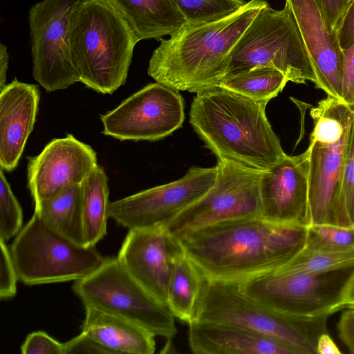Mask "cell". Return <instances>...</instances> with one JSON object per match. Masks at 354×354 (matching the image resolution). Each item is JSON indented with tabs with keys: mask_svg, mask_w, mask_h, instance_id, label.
<instances>
[{
	"mask_svg": "<svg viewBox=\"0 0 354 354\" xmlns=\"http://www.w3.org/2000/svg\"><path fill=\"white\" fill-rule=\"evenodd\" d=\"M307 234L306 225L251 216L222 221L175 236L206 278L239 283L292 259L305 247Z\"/></svg>",
	"mask_w": 354,
	"mask_h": 354,
	"instance_id": "6da1fadb",
	"label": "cell"
},
{
	"mask_svg": "<svg viewBox=\"0 0 354 354\" xmlns=\"http://www.w3.org/2000/svg\"><path fill=\"white\" fill-rule=\"evenodd\" d=\"M196 93L189 122L218 160L264 172L287 156L266 117L268 102L219 86Z\"/></svg>",
	"mask_w": 354,
	"mask_h": 354,
	"instance_id": "7a4b0ae2",
	"label": "cell"
},
{
	"mask_svg": "<svg viewBox=\"0 0 354 354\" xmlns=\"http://www.w3.org/2000/svg\"><path fill=\"white\" fill-rule=\"evenodd\" d=\"M267 3L250 0L227 16L186 21L169 39H161L149 60L148 75L177 91L196 93L217 86L225 76L234 46Z\"/></svg>",
	"mask_w": 354,
	"mask_h": 354,
	"instance_id": "3957f363",
	"label": "cell"
},
{
	"mask_svg": "<svg viewBox=\"0 0 354 354\" xmlns=\"http://www.w3.org/2000/svg\"><path fill=\"white\" fill-rule=\"evenodd\" d=\"M138 43L122 17L104 0H83L75 10L70 50L80 82L102 94L124 85Z\"/></svg>",
	"mask_w": 354,
	"mask_h": 354,
	"instance_id": "277c9868",
	"label": "cell"
},
{
	"mask_svg": "<svg viewBox=\"0 0 354 354\" xmlns=\"http://www.w3.org/2000/svg\"><path fill=\"white\" fill-rule=\"evenodd\" d=\"M328 317L302 319L272 310L244 294L239 282L205 278L192 320L225 323L272 338L294 354H315Z\"/></svg>",
	"mask_w": 354,
	"mask_h": 354,
	"instance_id": "5b68a950",
	"label": "cell"
},
{
	"mask_svg": "<svg viewBox=\"0 0 354 354\" xmlns=\"http://www.w3.org/2000/svg\"><path fill=\"white\" fill-rule=\"evenodd\" d=\"M313 129L306 150L308 160L306 225L332 223L342 184L348 136L354 111L327 95L313 108Z\"/></svg>",
	"mask_w": 354,
	"mask_h": 354,
	"instance_id": "8992f818",
	"label": "cell"
},
{
	"mask_svg": "<svg viewBox=\"0 0 354 354\" xmlns=\"http://www.w3.org/2000/svg\"><path fill=\"white\" fill-rule=\"evenodd\" d=\"M257 67L279 70L288 81L315 83L314 70L290 7L277 10L267 3L231 52L225 76Z\"/></svg>",
	"mask_w": 354,
	"mask_h": 354,
	"instance_id": "52a82bcc",
	"label": "cell"
},
{
	"mask_svg": "<svg viewBox=\"0 0 354 354\" xmlns=\"http://www.w3.org/2000/svg\"><path fill=\"white\" fill-rule=\"evenodd\" d=\"M10 250L19 280L26 285L80 280L105 259L95 246L80 245L62 236L35 212L16 235Z\"/></svg>",
	"mask_w": 354,
	"mask_h": 354,
	"instance_id": "ba28073f",
	"label": "cell"
},
{
	"mask_svg": "<svg viewBox=\"0 0 354 354\" xmlns=\"http://www.w3.org/2000/svg\"><path fill=\"white\" fill-rule=\"evenodd\" d=\"M73 290L84 307L127 319L168 339L177 333L168 306L140 284L117 257L105 258L93 273L75 281Z\"/></svg>",
	"mask_w": 354,
	"mask_h": 354,
	"instance_id": "9c48e42d",
	"label": "cell"
},
{
	"mask_svg": "<svg viewBox=\"0 0 354 354\" xmlns=\"http://www.w3.org/2000/svg\"><path fill=\"white\" fill-rule=\"evenodd\" d=\"M354 266L320 273L292 272L277 266L239 283L241 290L277 313L313 319L339 310L342 289Z\"/></svg>",
	"mask_w": 354,
	"mask_h": 354,
	"instance_id": "30bf717a",
	"label": "cell"
},
{
	"mask_svg": "<svg viewBox=\"0 0 354 354\" xmlns=\"http://www.w3.org/2000/svg\"><path fill=\"white\" fill-rule=\"evenodd\" d=\"M82 1L41 0L29 10L32 76L47 92L80 82L70 50V30Z\"/></svg>",
	"mask_w": 354,
	"mask_h": 354,
	"instance_id": "8fae6325",
	"label": "cell"
},
{
	"mask_svg": "<svg viewBox=\"0 0 354 354\" xmlns=\"http://www.w3.org/2000/svg\"><path fill=\"white\" fill-rule=\"evenodd\" d=\"M218 176L217 164L212 167H193L175 181L110 203L109 216L129 230L165 227L206 194Z\"/></svg>",
	"mask_w": 354,
	"mask_h": 354,
	"instance_id": "7c38bea8",
	"label": "cell"
},
{
	"mask_svg": "<svg viewBox=\"0 0 354 354\" xmlns=\"http://www.w3.org/2000/svg\"><path fill=\"white\" fill-rule=\"evenodd\" d=\"M214 187L165 227L172 234L232 218L261 216L259 184L262 172L218 160Z\"/></svg>",
	"mask_w": 354,
	"mask_h": 354,
	"instance_id": "4fadbf2b",
	"label": "cell"
},
{
	"mask_svg": "<svg viewBox=\"0 0 354 354\" xmlns=\"http://www.w3.org/2000/svg\"><path fill=\"white\" fill-rule=\"evenodd\" d=\"M100 119L106 136L120 140L156 141L182 127L184 100L178 91L151 83Z\"/></svg>",
	"mask_w": 354,
	"mask_h": 354,
	"instance_id": "5bb4252c",
	"label": "cell"
},
{
	"mask_svg": "<svg viewBox=\"0 0 354 354\" xmlns=\"http://www.w3.org/2000/svg\"><path fill=\"white\" fill-rule=\"evenodd\" d=\"M28 160V187L35 209L81 185L98 166L95 151L72 134L52 140Z\"/></svg>",
	"mask_w": 354,
	"mask_h": 354,
	"instance_id": "9a60e30c",
	"label": "cell"
},
{
	"mask_svg": "<svg viewBox=\"0 0 354 354\" xmlns=\"http://www.w3.org/2000/svg\"><path fill=\"white\" fill-rule=\"evenodd\" d=\"M183 251L178 238L165 227L130 230L117 258L140 284L167 305L173 262Z\"/></svg>",
	"mask_w": 354,
	"mask_h": 354,
	"instance_id": "2e32d148",
	"label": "cell"
},
{
	"mask_svg": "<svg viewBox=\"0 0 354 354\" xmlns=\"http://www.w3.org/2000/svg\"><path fill=\"white\" fill-rule=\"evenodd\" d=\"M298 26L316 77L315 86L342 101L344 54L338 35L317 0H286Z\"/></svg>",
	"mask_w": 354,
	"mask_h": 354,
	"instance_id": "e0dca14e",
	"label": "cell"
},
{
	"mask_svg": "<svg viewBox=\"0 0 354 354\" xmlns=\"http://www.w3.org/2000/svg\"><path fill=\"white\" fill-rule=\"evenodd\" d=\"M259 191L261 217L281 224L306 225L308 212L306 151L295 156L287 155L270 169L262 172Z\"/></svg>",
	"mask_w": 354,
	"mask_h": 354,
	"instance_id": "ac0fdd59",
	"label": "cell"
},
{
	"mask_svg": "<svg viewBox=\"0 0 354 354\" xmlns=\"http://www.w3.org/2000/svg\"><path fill=\"white\" fill-rule=\"evenodd\" d=\"M40 99L37 85L14 80L0 90V165L17 166L36 120Z\"/></svg>",
	"mask_w": 354,
	"mask_h": 354,
	"instance_id": "d6986e66",
	"label": "cell"
},
{
	"mask_svg": "<svg viewBox=\"0 0 354 354\" xmlns=\"http://www.w3.org/2000/svg\"><path fill=\"white\" fill-rule=\"evenodd\" d=\"M189 345L196 354H294L280 342L232 324L192 320Z\"/></svg>",
	"mask_w": 354,
	"mask_h": 354,
	"instance_id": "ffe728a7",
	"label": "cell"
},
{
	"mask_svg": "<svg viewBox=\"0 0 354 354\" xmlns=\"http://www.w3.org/2000/svg\"><path fill=\"white\" fill-rule=\"evenodd\" d=\"M81 329L110 353L152 354L156 349V335L149 330L91 307H85Z\"/></svg>",
	"mask_w": 354,
	"mask_h": 354,
	"instance_id": "44dd1931",
	"label": "cell"
},
{
	"mask_svg": "<svg viewBox=\"0 0 354 354\" xmlns=\"http://www.w3.org/2000/svg\"><path fill=\"white\" fill-rule=\"evenodd\" d=\"M125 21L137 41L171 35L186 20L172 0H104Z\"/></svg>",
	"mask_w": 354,
	"mask_h": 354,
	"instance_id": "7402d4cb",
	"label": "cell"
},
{
	"mask_svg": "<svg viewBox=\"0 0 354 354\" xmlns=\"http://www.w3.org/2000/svg\"><path fill=\"white\" fill-rule=\"evenodd\" d=\"M205 277L185 254H178L173 262L167 305L174 317L187 323L192 321Z\"/></svg>",
	"mask_w": 354,
	"mask_h": 354,
	"instance_id": "603a6c76",
	"label": "cell"
},
{
	"mask_svg": "<svg viewBox=\"0 0 354 354\" xmlns=\"http://www.w3.org/2000/svg\"><path fill=\"white\" fill-rule=\"evenodd\" d=\"M82 213L86 246L95 245L106 235L109 216L108 177L99 165L81 184Z\"/></svg>",
	"mask_w": 354,
	"mask_h": 354,
	"instance_id": "cb8c5ba5",
	"label": "cell"
},
{
	"mask_svg": "<svg viewBox=\"0 0 354 354\" xmlns=\"http://www.w3.org/2000/svg\"><path fill=\"white\" fill-rule=\"evenodd\" d=\"M50 228L68 240L85 245L81 185L73 186L35 209Z\"/></svg>",
	"mask_w": 354,
	"mask_h": 354,
	"instance_id": "d4e9b609",
	"label": "cell"
},
{
	"mask_svg": "<svg viewBox=\"0 0 354 354\" xmlns=\"http://www.w3.org/2000/svg\"><path fill=\"white\" fill-rule=\"evenodd\" d=\"M288 82V78L277 69L257 67L225 77L217 86L268 102L282 91Z\"/></svg>",
	"mask_w": 354,
	"mask_h": 354,
	"instance_id": "484cf974",
	"label": "cell"
},
{
	"mask_svg": "<svg viewBox=\"0 0 354 354\" xmlns=\"http://www.w3.org/2000/svg\"><path fill=\"white\" fill-rule=\"evenodd\" d=\"M292 272L320 273L354 266V247L345 250L308 249L304 247L279 266Z\"/></svg>",
	"mask_w": 354,
	"mask_h": 354,
	"instance_id": "4316f807",
	"label": "cell"
},
{
	"mask_svg": "<svg viewBox=\"0 0 354 354\" xmlns=\"http://www.w3.org/2000/svg\"><path fill=\"white\" fill-rule=\"evenodd\" d=\"M332 223L354 227V118L348 136L340 197Z\"/></svg>",
	"mask_w": 354,
	"mask_h": 354,
	"instance_id": "83f0119b",
	"label": "cell"
},
{
	"mask_svg": "<svg viewBox=\"0 0 354 354\" xmlns=\"http://www.w3.org/2000/svg\"><path fill=\"white\" fill-rule=\"evenodd\" d=\"M187 22L210 21L239 10L242 0H172Z\"/></svg>",
	"mask_w": 354,
	"mask_h": 354,
	"instance_id": "f1b7e54d",
	"label": "cell"
},
{
	"mask_svg": "<svg viewBox=\"0 0 354 354\" xmlns=\"http://www.w3.org/2000/svg\"><path fill=\"white\" fill-rule=\"evenodd\" d=\"M305 247L308 249L345 250L354 247V227L333 223L308 226Z\"/></svg>",
	"mask_w": 354,
	"mask_h": 354,
	"instance_id": "f546056e",
	"label": "cell"
},
{
	"mask_svg": "<svg viewBox=\"0 0 354 354\" xmlns=\"http://www.w3.org/2000/svg\"><path fill=\"white\" fill-rule=\"evenodd\" d=\"M22 209L4 175L0 171V240L7 241L22 228Z\"/></svg>",
	"mask_w": 354,
	"mask_h": 354,
	"instance_id": "4dcf8cb0",
	"label": "cell"
},
{
	"mask_svg": "<svg viewBox=\"0 0 354 354\" xmlns=\"http://www.w3.org/2000/svg\"><path fill=\"white\" fill-rule=\"evenodd\" d=\"M0 298L8 299L17 292V270L6 241L0 240Z\"/></svg>",
	"mask_w": 354,
	"mask_h": 354,
	"instance_id": "1f68e13d",
	"label": "cell"
},
{
	"mask_svg": "<svg viewBox=\"0 0 354 354\" xmlns=\"http://www.w3.org/2000/svg\"><path fill=\"white\" fill-rule=\"evenodd\" d=\"M23 354H64L61 343L43 331L29 334L21 346Z\"/></svg>",
	"mask_w": 354,
	"mask_h": 354,
	"instance_id": "d6a6232c",
	"label": "cell"
},
{
	"mask_svg": "<svg viewBox=\"0 0 354 354\" xmlns=\"http://www.w3.org/2000/svg\"><path fill=\"white\" fill-rule=\"evenodd\" d=\"M317 1L331 28L338 33L352 0H317Z\"/></svg>",
	"mask_w": 354,
	"mask_h": 354,
	"instance_id": "836d02e7",
	"label": "cell"
},
{
	"mask_svg": "<svg viewBox=\"0 0 354 354\" xmlns=\"http://www.w3.org/2000/svg\"><path fill=\"white\" fill-rule=\"evenodd\" d=\"M342 102L354 111V46L344 50Z\"/></svg>",
	"mask_w": 354,
	"mask_h": 354,
	"instance_id": "e575fe53",
	"label": "cell"
},
{
	"mask_svg": "<svg viewBox=\"0 0 354 354\" xmlns=\"http://www.w3.org/2000/svg\"><path fill=\"white\" fill-rule=\"evenodd\" d=\"M110 353V352L84 332L64 343V354Z\"/></svg>",
	"mask_w": 354,
	"mask_h": 354,
	"instance_id": "d590c367",
	"label": "cell"
},
{
	"mask_svg": "<svg viewBox=\"0 0 354 354\" xmlns=\"http://www.w3.org/2000/svg\"><path fill=\"white\" fill-rule=\"evenodd\" d=\"M337 328L341 341L354 354V308H348L342 313Z\"/></svg>",
	"mask_w": 354,
	"mask_h": 354,
	"instance_id": "8d00e7d4",
	"label": "cell"
},
{
	"mask_svg": "<svg viewBox=\"0 0 354 354\" xmlns=\"http://www.w3.org/2000/svg\"><path fill=\"white\" fill-rule=\"evenodd\" d=\"M337 34L342 50L354 46V0L348 7Z\"/></svg>",
	"mask_w": 354,
	"mask_h": 354,
	"instance_id": "74e56055",
	"label": "cell"
},
{
	"mask_svg": "<svg viewBox=\"0 0 354 354\" xmlns=\"http://www.w3.org/2000/svg\"><path fill=\"white\" fill-rule=\"evenodd\" d=\"M344 308H354V270L342 291L338 309Z\"/></svg>",
	"mask_w": 354,
	"mask_h": 354,
	"instance_id": "f35d334b",
	"label": "cell"
},
{
	"mask_svg": "<svg viewBox=\"0 0 354 354\" xmlns=\"http://www.w3.org/2000/svg\"><path fill=\"white\" fill-rule=\"evenodd\" d=\"M316 353L341 354L342 352L326 332L320 335L317 339L316 344Z\"/></svg>",
	"mask_w": 354,
	"mask_h": 354,
	"instance_id": "ab89813d",
	"label": "cell"
},
{
	"mask_svg": "<svg viewBox=\"0 0 354 354\" xmlns=\"http://www.w3.org/2000/svg\"><path fill=\"white\" fill-rule=\"evenodd\" d=\"M9 54L7 46L0 44V90L6 84V73L8 67Z\"/></svg>",
	"mask_w": 354,
	"mask_h": 354,
	"instance_id": "60d3db41",
	"label": "cell"
}]
</instances>
